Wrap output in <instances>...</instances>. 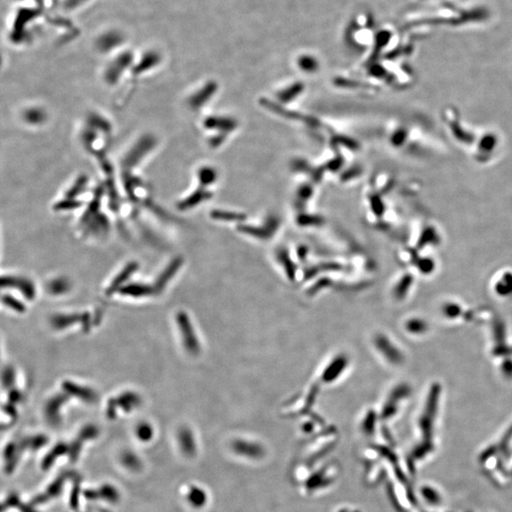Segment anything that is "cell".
<instances>
[{
    "mask_svg": "<svg viewBox=\"0 0 512 512\" xmlns=\"http://www.w3.org/2000/svg\"><path fill=\"white\" fill-rule=\"evenodd\" d=\"M177 325L186 351L192 356H197L201 351V344L195 333L193 322L185 311L178 312Z\"/></svg>",
    "mask_w": 512,
    "mask_h": 512,
    "instance_id": "obj_1",
    "label": "cell"
},
{
    "mask_svg": "<svg viewBox=\"0 0 512 512\" xmlns=\"http://www.w3.org/2000/svg\"><path fill=\"white\" fill-rule=\"evenodd\" d=\"M349 363L350 361L346 354L336 355L322 371L321 382L325 384H332L337 382L345 374Z\"/></svg>",
    "mask_w": 512,
    "mask_h": 512,
    "instance_id": "obj_2",
    "label": "cell"
},
{
    "mask_svg": "<svg viewBox=\"0 0 512 512\" xmlns=\"http://www.w3.org/2000/svg\"><path fill=\"white\" fill-rule=\"evenodd\" d=\"M265 225L263 227H255V226H247L240 225L238 227V231L247 235L258 238L260 240H268L269 238L275 235V232L279 228V219L277 217H267Z\"/></svg>",
    "mask_w": 512,
    "mask_h": 512,
    "instance_id": "obj_3",
    "label": "cell"
},
{
    "mask_svg": "<svg viewBox=\"0 0 512 512\" xmlns=\"http://www.w3.org/2000/svg\"><path fill=\"white\" fill-rule=\"evenodd\" d=\"M1 285L3 289H15L19 290L22 295H24L29 301H32L37 296V289L33 283L25 277L5 275L1 278Z\"/></svg>",
    "mask_w": 512,
    "mask_h": 512,
    "instance_id": "obj_4",
    "label": "cell"
},
{
    "mask_svg": "<svg viewBox=\"0 0 512 512\" xmlns=\"http://www.w3.org/2000/svg\"><path fill=\"white\" fill-rule=\"evenodd\" d=\"M374 347L377 351L383 356L385 360L392 364H399L403 360L402 354L399 351L391 339L383 334H377L374 337Z\"/></svg>",
    "mask_w": 512,
    "mask_h": 512,
    "instance_id": "obj_5",
    "label": "cell"
},
{
    "mask_svg": "<svg viewBox=\"0 0 512 512\" xmlns=\"http://www.w3.org/2000/svg\"><path fill=\"white\" fill-rule=\"evenodd\" d=\"M231 449L238 455L259 458L264 455V449L259 442L248 438H236L231 443Z\"/></svg>",
    "mask_w": 512,
    "mask_h": 512,
    "instance_id": "obj_6",
    "label": "cell"
},
{
    "mask_svg": "<svg viewBox=\"0 0 512 512\" xmlns=\"http://www.w3.org/2000/svg\"><path fill=\"white\" fill-rule=\"evenodd\" d=\"M62 388L67 396H72L87 403H94L98 400V395L93 389L80 385L71 381H65L62 384Z\"/></svg>",
    "mask_w": 512,
    "mask_h": 512,
    "instance_id": "obj_7",
    "label": "cell"
},
{
    "mask_svg": "<svg viewBox=\"0 0 512 512\" xmlns=\"http://www.w3.org/2000/svg\"><path fill=\"white\" fill-rule=\"evenodd\" d=\"M90 315L89 313H82V314H61L56 315L51 319V325L55 329H65L66 327H71L75 324H81L82 326L87 329V325L90 324Z\"/></svg>",
    "mask_w": 512,
    "mask_h": 512,
    "instance_id": "obj_8",
    "label": "cell"
},
{
    "mask_svg": "<svg viewBox=\"0 0 512 512\" xmlns=\"http://www.w3.org/2000/svg\"><path fill=\"white\" fill-rule=\"evenodd\" d=\"M141 402V398L137 394L133 392H125L121 394L118 397L111 399L109 402L108 414L109 416L114 417L117 407H121L123 411L130 412L137 408L138 405Z\"/></svg>",
    "mask_w": 512,
    "mask_h": 512,
    "instance_id": "obj_9",
    "label": "cell"
},
{
    "mask_svg": "<svg viewBox=\"0 0 512 512\" xmlns=\"http://www.w3.org/2000/svg\"><path fill=\"white\" fill-rule=\"evenodd\" d=\"M138 267L139 265L136 262L128 263L118 275H116L114 279L110 282L109 288L106 289V294L110 296L116 293L117 291L119 292V290L127 284L130 277L137 271Z\"/></svg>",
    "mask_w": 512,
    "mask_h": 512,
    "instance_id": "obj_10",
    "label": "cell"
},
{
    "mask_svg": "<svg viewBox=\"0 0 512 512\" xmlns=\"http://www.w3.org/2000/svg\"><path fill=\"white\" fill-rule=\"evenodd\" d=\"M182 264H183V259H181V257L175 258L169 263V265L161 271V274L157 278L155 284L153 285L156 289V292H161L163 289H165L167 284L171 281L173 279L174 276L179 272Z\"/></svg>",
    "mask_w": 512,
    "mask_h": 512,
    "instance_id": "obj_11",
    "label": "cell"
},
{
    "mask_svg": "<svg viewBox=\"0 0 512 512\" xmlns=\"http://www.w3.org/2000/svg\"><path fill=\"white\" fill-rule=\"evenodd\" d=\"M121 295L131 297V298H144L156 293L154 286L143 283H127L119 290Z\"/></svg>",
    "mask_w": 512,
    "mask_h": 512,
    "instance_id": "obj_12",
    "label": "cell"
},
{
    "mask_svg": "<svg viewBox=\"0 0 512 512\" xmlns=\"http://www.w3.org/2000/svg\"><path fill=\"white\" fill-rule=\"evenodd\" d=\"M67 397L69 396L65 393L63 395H56V396L51 397V399L46 404L45 413H46L47 419L52 424H55V423L59 422L58 420L60 418V415L58 413H59L61 406L66 401Z\"/></svg>",
    "mask_w": 512,
    "mask_h": 512,
    "instance_id": "obj_13",
    "label": "cell"
},
{
    "mask_svg": "<svg viewBox=\"0 0 512 512\" xmlns=\"http://www.w3.org/2000/svg\"><path fill=\"white\" fill-rule=\"evenodd\" d=\"M179 439H180L181 448L184 453H186L187 455H191V454L195 453V443L194 434L189 429L184 428V429L181 430V432L179 433Z\"/></svg>",
    "mask_w": 512,
    "mask_h": 512,
    "instance_id": "obj_14",
    "label": "cell"
},
{
    "mask_svg": "<svg viewBox=\"0 0 512 512\" xmlns=\"http://www.w3.org/2000/svg\"><path fill=\"white\" fill-rule=\"evenodd\" d=\"M188 501L195 507H202L207 502V494L201 488L192 487L188 492Z\"/></svg>",
    "mask_w": 512,
    "mask_h": 512,
    "instance_id": "obj_15",
    "label": "cell"
},
{
    "mask_svg": "<svg viewBox=\"0 0 512 512\" xmlns=\"http://www.w3.org/2000/svg\"><path fill=\"white\" fill-rule=\"evenodd\" d=\"M304 89V86L302 83H296L294 85L284 89L280 93L278 94L279 101L282 103H288L295 99L299 94L302 93Z\"/></svg>",
    "mask_w": 512,
    "mask_h": 512,
    "instance_id": "obj_16",
    "label": "cell"
},
{
    "mask_svg": "<svg viewBox=\"0 0 512 512\" xmlns=\"http://www.w3.org/2000/svg\"><path fill=\"white\" fill-rule=\"evenodd\" d=\"M207 126L212 128H218L221 131L230 132L236 127V122L231 119H211L207 121Z\"/></svg>",
    "mask_w": 512,
    "mask_h": 512,
    "instance_id": "obj_17",
    "label": "cell"
},
{
    "mask_svg": "<svg viewBox=\"0 0 512 512\" xmlns=\"http://www.w3.org/2000/svg\"><path fill=\"white\" fill-rule=\"evenodd\" d=\"M212 217L218 220H224V221H235V222H242L246 219L245 215L240 214V213H233V212H225V211H215L212 213Z\"/></svg>",
    "mask_w": 512,
    "mask_h": 512,
    "instance_id": "obj_18",
    "label": "cell"
},
{
    "mask_svg": "<svg viewBox=\"0 0 512 512\" xmlns=\"http://www.w3.org/2000/svg\"><path fill=\"white\" fill-rule=\"evenodd\" d=\"M278 260L280 261V263L283 264L284 271L288 276V278L290 280H293L295 278V267H294L293 262L289 258L288 253H286L285 251L279 252L278 253Z\"/></svg>",
    "mask_w": 512,
    "mask_h": 512,
    "instance_id": "obj_19",
    "label": "cell"
},
{
    "mask_svg": "<svg viewBox=\"0 0 512 512\" xmlns=\"http://www.w3.org/2000/svg\"><path fill=\"white\" fill-rule=\"evenodd\" d=\"M2 303H4L10 310L17 313H24L26 311V305L20 302L18 299L10 294H3Z\"/></svg>",
    "mask_w": 512,
    "mask_h": 512,
    "instance_id": "obj_20",
    "label": "cell"
},
{
    "mask_svg": "<svg viewBox=\"0 0 512 512\" xmlns=\"http://www.w3.org/2000/svg\"><path fill=\"white\" fill-rule=\"evenodd\" d=\"M325 222V219L320 216L306 215L303 214L297 218V223L303 227H311V226H321Z\"/></svg>",
    "mask_w": 512,
    "mask_h": 512,
    "instance_id": "obj_21",
    "label": "cell"
},
{
    "mask_svg": "<svg viewBox=\"0 0 512 512\" xmlns=\"http://www.w3.org/2000/svg\"><path fill=\"white\" fill-rule=\"evenodd\" d=\"M15 372L12 366H5L2 371V386L4 389L12 390L15 386Z\"/></svg>",
    "mask_w": 512,
    "mask_h": 512,
    "instance_id": "obj_22",
    "label": "cell"
},
{
    "mask_svg": "<svg viewBox=\"0 0 512 512\" xmlns=\"http://www.w3.org/2000/svg\"><path fill=\"white\" fill-rule=\"evenodd\" d=\"M299 66L308 73H312L318 70L317 61L311 56H302L299 59Z\"/></svg>",
    "mask_w": 512,
    "mask_h": 512,
    "instance_id": "obj_23",
    "label": "cell"
},
{
    "mask_svg": "<svg viewBox=\"0 0 512 512\" xmlns=\"http://www.w3.org/2000/svg\"><path fill=\"white\" fill-rule=\"evenodd\" d=\"M411 286V276H404L400 281L397 283V287L394 289V294L397 298H403L406 295V291Z\"/></svg>",
    "mask_w": 512,
    "mask_h": 512,
    "instance_id": "obj_24",
    "label": "cell"
},
{
    "mask_svg": "<svg viewBox=\"0 0 512 512\" xmlns=\"http://www.w3.org/2000/svg\"><path fill=\"white\" fill-rule=\"evenodd\" d=\"M138 437L143 441H148L151 439L153 435V430L151 426L147 423H142L138 426L137 429Z\"/></svg>",
    "mask_w": 512,
    "mask_h": 512,
    "instance_id": "obj_25",
    "label": "cell"
},
{
    "mask_svg": "<svg viewBox=\"0 0 512 512\" xmlns=\"http://www.w3.org/2000/svg\"><path fill=\"white\" fill-rule=\"evenodd\" d=\"M67 288H69L67 282L63 280V279L52 281L51 285L49 286V289L52 294H61V293L66 291Z\"/></svg>",
    "mask_w": 512,
    "mask_h": 512,
    "instance_id": "obj_26",
    "label": "cell"
},
{
    "mask_svg": "<svg viewBox=\"0 0 512 512\" xmlns=\"http://www.w3.org/2000/svg\"><path fill=\"white\" fill-rule=\"evenodd\" d=\"M375 424V413L373 411L368 412L366 417L362 420V430L364 432H371L374 429Z\"/></svg>",
    "mask_w": 512,
    "mask_h": 512,
    "instance_id": "obj_27",
    "label": "cell"
},
{
    "mask_svg": "<svg viewBox=\"0 0 512 512\" xmlns=\"http://www.w3.org/2000/svg\"><path fill=\"white\" fill-rule=\"evenodd\" d=\"M216 179H217V174L214 170H212L210 168H205V169L201 170L200 180H201L203 184H210V183L216 181Z\"/></svg>",
    "mask_w": 512,
    "mask_h": 512,
    "instance_id": "obj_28",
    "label": "cell"
},
{
    "mask_svg": "<svg viewBox=\"0 0 512 512\" xmlns=\"http://www.w3.org/2000/svg\"><path fill=\"white\" fill-rule=\"evenodd\" d=\"M334 143H339L345 146L348 147L349 149H352V150H357L358 147H359V145L357 142H355L352 139L350 138L347 137H342V136H338L337 139L334 141Z\"/></svg>",
    "mask_w": 512,
    "mask_h": 512,
    "instance_id": "obj_29",
    "label": "cell"
},
{
    "mask_svg": "<svg viewBox=\"0 0 512 512\" xmlns=\"http://www.w3.org/2000/svg\"><path fill=\"white\" fill-rule=\"evenodd\" d=\"M425 324L419 320H412L407 324V329L409 331L419 333L420 331H424Z\"/></svg>",
    "mask_w": 512,
    "mask_h": 512,
    "instance_id": "obj_30",
    "label": "cell"
},
{
    "mask_svg": "<svg viewBox=\"0 0 512 512\" xmlns=\"http://www.w3.org/2000/svg\"><path fill=\"white\" fill-rule=\"evenodd\" d=\"M371 206H372V209L374 211L376 215H382L383 213V204L381 198L378 197V196H373L371 198Z\"/></svg>",
    "mask_w": 512,
    "mask_h": 512,
    "instance_id": "obj_31",
    "label": "cell"
},
{
    "mask_svg": "<svg viewBox=\"0 0 512 512\" xmlns=\"http://www.w3.org/2000/svg\"><path fill=\"white\" fill-rule=\"evenodd\" d=\"M312 195V188L310 185H303L298 191V195L301 200H306Z\"/></svg>",
    "mask_w": 512,
    "mask_h": 512,
    "instance_id": "obj_32",
    "label": "cell"
},
{
    "mask_svg": "<svg viewBox=\"0 0 512 512\" xmlns=\"http://www.w3.org/2000/svg\"><path fill=\"white\" fill-rule=\"evenodd\" d=\"M361 173V168H359V167H352V168H350L349 170H347V172L343 175V179H344L345 181L351 180V179H353V178L358 177V176H359V175Z\"/></svg>",
    "mask_w": 512,
    "mask_h": 512,
    "instance_id": "obj_33",
    "label": "cell"
},
{
    "mask_svg": "<svg viewBox=\"0 0 512 512\" xmlns=\"http://www.w3.org/2000/svg\"><path fill=\"white\" fill-rule=\"evenodd\" d=\"M343 166V159H340V157L337 158V159H333L330 160L327 165H326V168L328 170H331L333 172H336L337 170H339V168Z\"/></svg>",
    "mask_w": 512,
    "mask_h": 512,
    "instance_id": "obj_34",
    "label": "cell"
},
{
    "mask_svg": "<svg viewBox=\"0 0 512 512\" xmlns=\"http://www.w3.org/2000/svg\"><path fill=\"white\" fill-rule=\"evenodd\" d=\"M22 396L19 391L12 389L9 393V400L11 403H18L21 400Z\"/></svg>",
    "mask_w": 512,
    "mask_h": 512,
    "instance_id": "obj_35",
    "label": "cell"
}]
</instances>
